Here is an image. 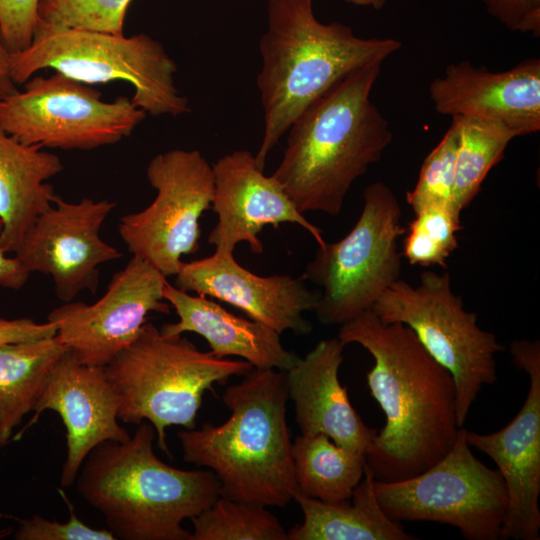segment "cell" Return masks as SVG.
<instances>
[{"instance_id": "obj_1", "label": "cell", "mask_w": 540, "mask_h": 540, "mask_svg": "<svg viewBox=\"0 0 540 540\" xmlns=\"http://www.w3.org/2000/svg\"><path fill=\"white\" fill-rule=\"evenodd\" d=\"M338 339L374 359L367 384L386 421L365 454L375 480L401 481L439 461L456 440L457 395L451 373L405 324L367 310L340 325Z\"/></svg>"}, {"instance_id": "obj_2", "label": "cell", "mask_w": 540, "mask_h": 540, "mask_svg": "<svg viewBox=\"0 0 540 540\" xmlns=\"http://www.w3.org/2000/svg\"><path fill=\"white\" fill-rule=\"evenodd\" d=\"M382 64L352 71L290 125L272 176L301 213L337 216L353 183L390 145L389 123L371 101Z\"/></svg>"}, {"instance_id": "obj_3", "label": "cell", "mask_w": 540, "mask_h": 540, "mask_svg": "<svg viewBox=\"0 0 540 540\" xmlns=\"http://www.w3.org/2000/svg\"><path fill=\"white\" fill-rule=\"evenodd\" d=\"M313 1L267 0L256 80L264 132L254 157L261 170L292 122L312 102L352 71L384 62L402 46L394 38H362L348 25L321 22Z\"/></svg>"}, {"instance_id": "obj_4", "label": "cell", "mask_w": 540, "mask_h": 540, "mask_svg": "<svg viewBox=\"0 0 540 540\" xmlns=\"http://www.w3.org/2000/svg\"><path fill=\"white\" fill-rule=\"evenodd\" d=\"M286 371L255 369L229 386L222 401L231 411L220 425L178 433L183 459L211 470L220 496L265 507H284L298 492L286 420Z\"/></svg>"}, {"instance_id": "obj_5", "label": "cell", "mask_w": 540, "mask_h": 540, "mask_svg": "<svg viewBox=\"0 0 540 540\" xmlns=\"http://www.w3.org/2000/svg\"><path fill=\"white\" fill-rule=\"evenodd\" d=\"M154 427L142 421L124 442L104 441L84 460L76 490L121 540H191L182 522L220 496L211 470H183L153 451Z\"/></svg>"}, {"instance_id": "obj_6", "label": "cell", "mask_w": 540, "mask_h": 540, "mask_svg": "<svg viewBox=\"0 0 540 540\" xmlns=\"http://www.w3.org/2000/svg\"><path fill=\"white\" fill-rule=\"evenodd\" d=\"M252 369L245 360L203 352L182 335L166 337L147 322L137 338L105 366L118 397V419L136 425L149 422L158 448L168 455L166 429L195 428L205 392Z\"/></svg>"}, {"instance_id": "obj_7", "label": "cell", "mask_w": 540, "mask_h": 540, "mask_svg": "<svg viewBox=\"0 0 540 540\" xmlns=\"http://www.w3.org/2000/svg\"><path fill=\"white\" fill-rule=\"evenodd\" d=\"M52 68L85 84L125 80L132 103L152 116H179L188 99L175 85L177 66L164 46L146 34L131 37L48 24L38 20L30 46L11 55V74L24 84Z\"/></svg>"}, {"instance_id": "obj_8", "label": "cell", "mask_w": 540, "mask_h": 540, "mask_svg": "<svg viewBox=\"0 0 540 540\" xmlns=\"http://www.w3.org/2000/svg\"><path fill=\"white\" fill-rule=\"evenodd\" d=\"M384 323H403L427 352L452 375L457 395V423L464 427L469 410L484 385L497 380V336L477 324L451 287L448 271H425L418 286L395 281L371 309Z\"/></svg>"}, {"instance_id": "obj_9", "label": "cell", "mask_w": 540, "mask_h": 540, "mask_svg": "<svg viewBox=\"0 0 540 540\" xmlns=\"http://www.w3.org/2000/svg\"><path fill=\"white\" fill-rule=\"evenodd\" d=\"M353 228L342 239L318 246L303 278L319 286L315 309L324 325H342L371 310L401 275L398 238L405 233L402 210L393 190L374 182Z\"/></svg>"}, {"instance_id": "obj_10", "label": "cell", "mask_w": 540, "mask_h": 540, "mask_svg": "<svg viewBox=\"0 0 540 540\" xmlns=\"http://www.w3.org/2000/svg\"><path fill=\"white\" fill-rule=\"evenodd\" d=\"M460 427L449 451L411 478L374 481L384 512L396 521H430L458 528L468 540H498L509 497L503 476L477 459Z\"/></svg>"}, {"instance_id": "obj_11", "label": "cell", "mask_w": 540, "mask_h": 540, "mask_svg": "<svg viewBox=\"0 0 540 540\" xmlns=\"http://www.w3.org/2000/svg\"><path fill=\"white\" fill-rule=\"evenodd\" d=\"M147 113L131 99L102 93L60 72L37 76L0 100V125L27 145L91 150L128 137Z\"/></svg>"}, {"instance_id": "obj_12", "label": "cell", "mask_w": 540, "mask_h": 540, "mask_svg": "<svg viewBox=\"0 0 540 540\" xmlns=\"http://www.w3.org/2000/svg\"><path fill=\"white\" fill-rule=\"evenodd\" d=\"M146 176L156 196L145 209L123 216L118 232L133 256L167 278L178 273L183 256L199 250L200 218L213 199V169L198 150L172 149L149 161Z\"/></svg>"}, {"instance_id": "obj_13", "label": "cell", "mask_w": 540, "mask_h": 540, "mask_svg": "<svg viewBox=\"0 0 540 540\" xmlns=\"http://www.w3.org/2000/svg\"><path fill=\"white\" fill-rule=\"evenodd\" d=\"M166 281L153 265L133 256L97 302H66L51 310L47 321L80 363L105 367L137 338L150 312L170 314L163 298Z\"/></svg>"}, {"instance_id": "obj_14", "label": "cell", "mask_w": 540, "mask_h": 540, "mask_svg": "<svg viewBox=\"0 0 540 540\" xmlns=\"http://www.w3.org/2000/svg\"><path fill=\"white\" fill-rule=\"evenodd\" d=\"M115 206L105 199L82 198L71 203L56 196L14 255L31 273L50 275L63 303L73 301L83 290L95 293L98 267L123 255L100 237V229Z\"/></svg>"}, {"instance_id": "obj_15", "label": "cell", "mask_w": 540, "mask_h": 540, "mask_svg": "<svg viewBox=\"0 0 540 540\" xmlns=\"http://www.w3.org/2000/svg\"><path fill=\"white\" fill-rule=\"evenodd\" d=\"M512 362L527 373L529 388L514 419L488 434L466 431L470 447L488 455L506 483L509 505L501 538L540 539V342L514 340Z\"/></svg>"}, {"instance_id": "obj_16", "label": "cell", "mask_w": 540, "mask_h": 540, "mask_svg": "<svg viewBox=\"0 0 540 540\" xmlns=\"http://www.w3.org/2000/svg\"><path fill=\"white\" fill-rule=\"evenodd\" d=\"M214 193L211 209L217 224L208 236L215 251L233 253L236 245L247 242L254 254L263 252L258 234L266 225L277 229L283 223L297 224L325 244L322 229L305 218L271 175L266 176L247 150H236L213 165Z\"/></svg>"}, {"instance_id": "obj_17", "label": "cell", "mask_w": 540, "mask_h": 540, "mask_svg": "<svg viewBox=\"0 0 540 540\" xmlns=\"http://www.w3.org/2000/svg\"><path fill=\"white\" fill-rule=\"evenodd\" d=\"M175 276L177 288L228 303L279 334L312 330L303 313L315 309L320 291L309 289L303 276H259L242 267L233 253L217 251L182 262Z\"/></svg>"}, {"instance_id": "obj_18", "label": "cell", "mask_w": 540, "mask_h": 540, "mask_svg": "<svg viewBox=\"0 0 540 540\" xmlns=\"http://www.w3.org/2000/svg\"><path fill=\"white\" fill-rule=\"evenodd\" d=\"M118 397L105 367L80 363L68 350L54 365L34 416L15 439L45 410L57 412L66 428L67 454L60 484L72 486L92 449L104 441L124 442L131 435L118 423Z\"/></svg>"}, {"instance_id": "obj_19", "label": "cell", "mask_w": 540, "mask_h": 540, "mask_svg": "<svg viewBox=\"0 0 540 540\" xmlns=\"http://www.w3.org/2000/svg\"><path fill=\"white\" fill-rule=\"evenodd\" d=\"M434 109L442 115L499 122L516 137L540 130V60L528 58L501 72L467 60L450 63L429 84Z\"/></svg>"}, {"instance_id": "obj_20", "label": "cell", "mask_w": 540, "mask_h": 540, "mask_svg": "<svg viewBox=\"0 0 540 540\" xmlns=\"http://www.w3.org/2000/svg\"><path fill=\"white\" fill-rule=\"evenodd\" d=\"M344 347L338 338L319 341L286 371L288 394L301 434H325L340 447L366 454L377 431L363 422L339 381Z\"/></svg>"}, {"instance_id": "obj_21", "label": "cell", "mask_w": 540, "mask_h": 540, "mask_svg": "<svg viewBox=\"0 0 540 540\" xmlns=\"http://www.w3.org/2000/svg\"><path fill=\"white\" fill-rule=\"evenodd\" d=\"M163 298L179 318L161 326L166 337L196 333L208 342L215 357L238 356L261 370L288 371L300 359L284 348L280 334L271 327L236 316L205 296L190 295L166 281Z\"/></svg>"}, {"instance_id": "obj_22", "label": "cell", "mask_w": 540, "mask_h": 540, "mask_svg": "<svg viewBox=\"0 0 540 540\" xmlns=\"http://www.w3.org/2000/svg\"><path fill=\"white\" fill-rule=\"evenodd\" d=\"M63 169L60 158L9 135L0 125V246L15 253L37 217L57 196L47 180Z\"/></svg>"}, {"instance_id": "obj_23", "label": "cell", "mask_w": 540, "mask_h": 540, "mask_svg": "<svg viewBox=\"0 0 540 540\" xmlns=\"http://www.w3.org/2000/svg\"><path fill=\"white\" fill-rule=\"evenodd\" d=\"M374 475L365 465L364 475L352 497L324 502L300 492L294 496L303 522L287 532L288 540H414L401 522L382 509L374 490Z\"/></svg>"}, {"instance_id": "obj_24", "label": "cell", "mask_w": 540, "mask_h": 540, "mask_svg": "<svg viewBox=\"0 0 540 540\" xmlns=\"http://www.w3.org/2000/svg\"><path fill=\"white\" fill-rule=\"evenodd\" d=\"M68 350L57 335L0 347V447L33 411L54 365Z\"/></svg>"}, {"instance_id": "obj_25", "label": "cell", "mask_w": 540, "mask_h": 540, "mask_svg": "<svg viewBox=\"0 0 540 540\" xmlns=\"http://www.w3.org/2000/svg\"><path fill=\"white\" fill-rule=\"evenodd\" d=\"M292 459L298 492L324 502L350 499L366 465L365 454L340 447L321 433L297 436Z\"/></svg>"}, {"instance_id": "obj_26", "label": "cell", "mask_w": 540, "mask_h": 540, "mask_svg": "<svg viewBox=\"0 0 540 540\" xmlns=\"http://www.w3.org/2000/svg\"><path fill=\"white\" fill-rule=\"evenodd\" d=\"M457 131L454 205L466 209L479 193L490 170L504 157L516 137L505 125L480 118L452 117Z\"/></svg>"}, {"instance_id": "obj_27", "label": "cell", "mask_w": 540, "mask_h": 540, "mask_svg": "<svg viewBox=\"0 0 540 540\" xmlns=\"http://www.w3.org/2000/svg\"><path fill=\"white\" fill-rule=\"evenodd\" d=\"M190 520L191 540H288L265 506L223 496Z\"/></svg>"}, {"instance_id": "obj_28", "label": "cell", "mask_w": 540, "mask_h": 540, "mask_svg": "<svg viewBox=\"0 0 540 540\" xmlns=\"http://www.w3.org/2000/svg\"><path fill=\"white\" fill-rule=\"evenodd\" d=\"M403 240L402 255L412 265L446 267L458 247L460 213L445 204H428L414 211Z\"/></svg>"}, {"instance_id": "obj_29", "label": "cell", "mask_w": 540, "mask_h": 540, "mask_svg": "<svg viewBox=\"0 0 540 540\" xmlns=\"http://www.w3.org/2000/svg\"><path fill=\"white\" fill-rule=\"evenodd\" d=\"M131 0H40L39 20L75 29L124 35Z\"/></svg>"}, {"instance_id": "obj_30", "label": "cell", "mask_w": 540, "mask_h": 540, "mask_svg": "<svg viewBox=\"0 0 540 540\" xmlns=\"http://www.w3.org/2000/svg\"><path fill=\"white\" fill-rule=\"evenodd\" d=\"M457 143V131L451 122L442 139L425 157L414 188L406 193V202L413 211L428 204H445L457 211L454 205Z\"/></svg>"}, {"instance_id": "obj_31", "label": "cell", "mask_w": 540, "mask_h": 540, "mask_svg": "<svg viewBox=\"0 0 540 540\" xmlns=\"http://www.w3.org/2000/svg\"><path fill=\"white\" fill-rule=\"evenodd\" d=\"M70 516L66 523L50 521L39 515L20 521L15 533L17 540H115L106 529H95L83 523L69 505Z\"/></svg>"}, {"instance_id": "obj_32", "label": "cell", "mask_w": 540, "mask_h": 540, "mask_svg": "<svg viewBox=\"0 0 540 540\" xmlns=\"http://www.w3.org/2000/svg\"><path fill=\"white\" fill-rule=\"evenodd\" d=\"M40 0H0V37L11 53L27 49L39 20Z\"/></svg>"}, {"instance_id": "obj_33", "label": "cell", "mask_w": 540, "mask_h": 540, "mask_svg": "<svg viewBox=\"0 0 540 540\" xmlns=\"http://www.w3.org/2000/svg\"><path fill=\"white\" fill-rule=\"evenodd\" d=\"M486 11L505 28L540 36V0H482Z\"/></svg>"}, {"instance_id": "obj_34", "label": "cell", "mask_w": 540, "mask_h": 540, "mask_svg": "<svg viewBox=\"0 0 540 540\" xmlns=\"http://www.w3.org/2000/svg\"><path fill=\"white\" fill-rule=\"evenodd\" d=\"M57 327L52 322L37 323L30 318L5 319L0 317V347L23 341L55 336Z\"/></svg>"}, {"instance_id": "obj_35", "label": "cell", "mask_w": 540, "mask_h": 540, "mask_svg": "<svg viewBox=\"0 0 540 540\" xmlns=\"http://www.w3.org/2000/svg\"><path fill=\"white\" fill-rule=\"evenodd\" d=\"M2 221L0 220V233ZM6 252L0 246V287L19 290L28 281L31 272L14 255L7 257Z\"/></svg>"}, {"instance_id": "obj_36", "label": "cell", "mask_w": 540, "mask_h": 540, "mask_svg": "<svg viewBox=\"0 0 540 540\" xmlns=\"http://www.w3.org/2000/svg\"><path fill=\"white\" fill-rule=\"evenodd\" d=\"M11 55L0 37V100L18 91L11 74Z\"/></svg>"}, {"instance_id": "obj_37", "label": "cell", "mask_w": 540, "mask_h": 540, "mask_svg": "<svg viewBox=\"0 0 540 540\" xmlns=\"http://www.w3.org/2000/svg\"><path fill=\"white\" fill-rule=\"evenodd\" d=\"M344 1L351 5H355L359 7H367L373 10L382 9L387 2V0H344Z\"/></svg>"}, {"instance_id": "obj_38", "label": "cell", "mask_w": 540, "mask_h": 540, "mask_svg": "<svg viewBox=\"0 0 540 540\" xmlns=\"http://www.w3.org/2000/svg\"><path fill=\"white\" fill-rule=\"evenodd\" d=\"M8 534L7 531H0V539L5 537Z\"/></svg>"}]
</instances>
